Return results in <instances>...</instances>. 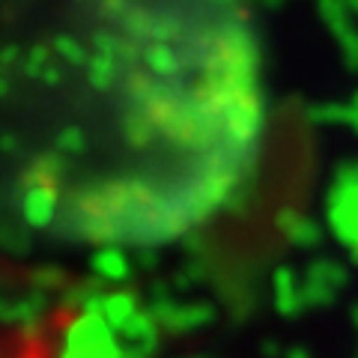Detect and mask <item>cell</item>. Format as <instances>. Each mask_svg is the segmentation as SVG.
<instances>
[{"instance_id":"1","label":"cell","mask_w":358,"mask_h":358,"mask_svg":"<svg viewBox=\"0 0 358 358\" xmlns=\"http://www.w3.org/2000/svg\"><path fill=\"white\" fill-rule=\"evenodd\" d=\"M346 236H350L352 245L358 248V192L352 194V203L346 209Z\"/></svg>"}]
</instances>
